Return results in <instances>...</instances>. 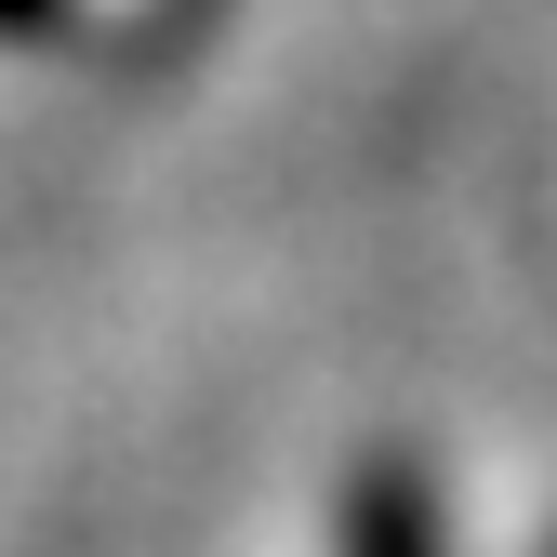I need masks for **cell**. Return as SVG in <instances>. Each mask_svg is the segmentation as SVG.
<instances>
[{"instance_id": "cell-3", "label": "cell", "mask_w": 557, "mask_h": 557, "mask_svg": "<svg viewBox=\"0 0 557 557\" xmlns=\"http://www.w3.org/2000/svg\"><path fill=\"white\" fill-rule=\"evenodd\" d=\"M544 557H557V544H544Z\"/></svg>"}, {"instance_id": "cell-1", "label": "cell", "mask_w": 557, "mask_h": 557, "mask_svg": "<svg viewBox=\"0 0 557 557\" xmlns=\"http://www.w3.org/2000/svg\"><path fill=\"white\" fill-rule=\"evenodd\" d=\"M332 557H451V505L411 451H372L332 492Z\"/></svg>"}, {"instance_id": "cell-2", "label": "cell", "mask_w": 557, "mask_h": 557, "mask_svg": "<svg viewBox=\"0 0 557 557\" xmlns=\"http://www.w3.org/2000/svg\"><path fill=\"white\" fill-rule=\"evenodd\" d=\"M53 14H66V0H0V40H40Z\"/></svg>"}]
</instances>
